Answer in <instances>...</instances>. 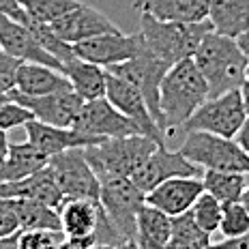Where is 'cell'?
Returning a JSON list of instances; mask_svg holds the SVG:
<instances>
[{"mask_svg":"<svg viewBox=\"0 0 249 249\" xmlns=\"http://www.w3.org/2000/svg\"><path fill=\"white\" fill-rule=\"evenodd\" d=\"M191 58L209 84V97L238 90L245 82L249 56L238 48L236 39L232 37L209 30Z\"/></svg>","mask_w":249,"mask_h":249,"instance_id":"6da1fadb","label":"cell"},{"mask_svg":"<svg viewBox=\"0 0 249 249\" xmlns=\"http://www.w3.org/2000/svg\"><path fill=\"white\" fill-rule=\"evenodd\" d=\"M206 99H209V84L194 58L174 62L165 71L159 86V110L163 118V129L165 131L178 129Z\"/></svg>","mask_w":249,"mask_h":249,"instance_id":"7a4b0ae2","label":"cell"},{"mask_svg":"<svg viewBox=\"0 0 249 249\" xmlns=\"http://www.w3.org/2000/svg\"><path fill=\"white\" fill-rule=\"evenodd\" d=\"M157 146V140L144 136V133H133V136L106 138L97 144L84 146V155L92 172L103 183V180L124 178V176L131 178V174Z\"/></svg>","mask_w":249,"mask_h":249,"instance_id":"3957f363","label":"cell"},{"mask_svg":"<svg viewBox=\"0 0 249 249\" xmlns=\"http://www.w3.org/2000/svg\"><path fill=\"white\" fill-rule=\"evenodd\" d=\"M209 30H213V24L209 19L194 24L161 22L150 13H140L138 33L142 35L144 48L153 52L157 58L165 60L168 65H174L183 58H191Z\"/></svg>","mask_w":249,"mask_h":249,"instance_id":"277c9868","label":"cell"},{"mask_svg":"<svg viewBox=\"0 0 249 249\" xmlns=\"http://www.w3.org/2000/svg\"><path fill=\"white\" fill-rule=\"evenodd\" d=\"M178 150L198 168L249 172V155L238 146L234 138L209 131H187V138Z\"/></svg>","mask_w":249,"mask_h":249,"instance_id":"5b68a950","label":"cell"},{"mask_svg":"<svg viewBox=\"0 0 249 249\" xmlns=\"http://www.w3.org/2000/svg\"><path fill=\"white\" fill-rule=\"evenodd\" d=\"M99 202L110 224L124 238L127 247H136V221L140 209L146 202V194L129 176L110 178L101 183Z\"/></svg>","mask_w":249,"mask_h":249,"instance_id":"8992f818","label":"cell"},{"mask_svg":"<svg viewBox=\"0 0 249 249\" xmlns=\"http://www.w3.org/2000/svg\"><path fill=\"white\" fill-rule=\"evenodd\" d=\"M247 112L243 106L241 90H228L224 95L209 97L202 106L180 124L185 131H209L217 136L234 138Z\"/></svg>","mask_w":249,"mask_h":249,"instance_id":"52a82bcc","label":"cell"},{"mask_svg":"<svg viewBox=\"0 0 249 249\" xmlns=\"http://www.w3.org/2000/svg\"><path fill=\"white\" fill-rule=\"evenodd\" d=\"M172 65H168L165 60L157 58L153 52H148L142 45V50L138 52L133 58L118 62V65L107 67V71L114 75H121L123 80H127L129 84H133L142 92L144 101H146L150 114L157 121V124L163 129V118H161V110H159V86H161V80L165 75V71Z\"/></svg>","mask_w":249,"mask_h":249,"instance_id":"ba28073f","label":"cell"},{"mask_svg":"<svg viewBox=\"0 0 249 249\" xmlns=\"http://www.w3.org/2000/svg\"><path fill=\"white\" fill-rule=\"evenodd\" d=\"M48 168L58 185L62 198H92L99 200L101 180L86 161L84 146L69 148L50 157Z\"/></svg>","mask_w":249,"mask_h":249,"instance_id":"9c48e42d","label":"cell"},{"mask_svg":"<svg viewBox=\"0 0 249 249\" xmlns=\"http://www.w3.org/2000/svg\"><path fill=\"white\" fill-rule=\"evenodd\" d=\"M142 45L144 41L140 33L124 35L123 30H110V33H101L90 39L77 41V43H73V52L80 58L107 69L112 65L133 58L142 50Z\"/></svg>","mask_w":249,"mask_h":249,"instance_id":"30bf717a","label":"cell"},{"mask_svg":"<svg viewBox=\"0 0 249 249\" xmlns=\"http://www.w3.org/2000/svg\"><path fill=\"white\" fill-rule=\"evenodd\" d=\"M73 127L77 131L95 138H121V136L142 133L138 124L131 118L124 116L121 110H116L106 97L82 103Z\"/></svg>","mask_w":249,"mask_h":249,"instance_id":"8fae6325","label":"cell"},{"mask_svg":"<svg viewBox=\"0 0 249 249\" xmlns=\"http://www.w3.org/2000/svg\"><path fill=\"white\" fill-rule=\"evenodd\" d=\"M106 99L110 101L116 110H121L127 118H131L144 136L157 140L159 144H165V131H161V127H159L157 121L153 118V114H150L142 92H140L133 84H129V82L123 80L121 75H114L107 71Z\"/></svg>","mask_w":249,"mask_h":249,"instance_id":"7c38bea8","label":"cell"},{"mask_svg":"<svg viewBox=\"0 0 249 249\" xmlns=\"http://www.w3.org/2000/svg\"><path fill=\"white\" fill-rule=\"evenodd\" d=\"M7 95L18 103H22L24 107H28L37 121L58 124V127H73L82 103H84L73 88L50 92V95H22L13 88Z\"/></svg>","mask_w":249,"mask_h":249,"instance_id":"4fadbf2b","label":"cell"},{"mask_svg":"<svg viewBox=\"0 0 249 249\" xmlns=\"http://www.w3.org/2000/svg\"><path fill=\"white\" fill-rule=\"evenodd\" d=\"M172 176H198V165L191 163L180 150H168L165 144H159L131 174V180L144 194H148L153 187Z\"/></svg>","mask_w":249,"mask_h":249,"instance_id":"5bb4252c","label":"cell"},{"mask_svg":"<svg viewBox=\"0 0 249 249\" xmlns=\"http://www.w3.org/2000/svg\"><path fill=\"white\" fill-rule=\"evenodd\" d=\"M0 50L22 62H41L62 71V62L39 43L33 30L9 15H0Z\"/></svg>","mask_w":249,"mask_h":249,"instance_id":"9a60e30c","label":"cell"},{"mask_svg":"<svg viewBox=\"0 0 249 249\" xmlns=\"http://www.w3.org/2000/svg\"><path fill=\"white\" fill-rule=\"evenodd\" d=\"M50 26L62 41H67L71 45L77 43V41L95 37V35H101V33L121 30L106 13H101L99 9L84 4V2H77L71 11H67L58 19L50 22Z\"/></svg>","mask_w":249,"mask_h":249,"instance_id":"2e32d148","label":"cell"},{"mask_svg":"<svg viewBox=\"0 0 249 249\" xmlns=\"http://www.w3.org/2000/svg\"><path fill=\"white\" fill-rule=\"evenodd\" d=\"M24 129H26V136H28V142H33L48 157L62 153V150L90 146V144L106 140V138H95V136H88V133H82L75 127H58V124H50V123L37 121V118L26 123Z\"/></svg>","mask_w":249,"mask_h":249,"instance_id":"e0dca14e","label":"cell"},{"mask_svg":"<svg viewBox=\"0 0 249 249\" xmlns=\"http://www.w3.org/2000/svg\"><path fill=\"white\" fill-rule=\"evenodd\" d=\"M202 191H204V185L198 176H172L153 187L146 194V202L174 217L189 211Z\"/></svg>","mask_w":249,"mask_h":249,"instance_id":"ac0fdd59","label":"cell"},{"mask_svg":"<svg viewBox=\"0 0 249 249\" xmlns=\"http://www.w3.org/2000/svg\"><path fill=\"white\" fill-rule=\"evenodd\" d=\"M60 217V232L65 238L95 236L101 204L92 198H62L56 206Z\"/></svg>","mask_w":249,"mask_h":249,"instance_id":"d6986e66","label":"cell"},{"mask_svg":"<svg viewBox=\"0 0 249 249\" xmlns=\"http://www.w3.org/2000/svg\"><path fill=\"white\" fill-rule=\"evenodd\" d=\"M0 198H11V200L28 198V200L45 202L50 206H58L62 200V194H60L58 185H56L54 176L50 172V168L45 165V168L37 170V172L30 176L0 183Z\"/></svg>","mask_w":249,"mask_h":249,"instance_id":"ffe728a7","label":"cell"},{"mask_svg":"<svg viewBox=\"0 0 249 249\" xmlns=\"http://www.w3.org/2000/svg\"><path fill=\"white\" fill-rule=\"evenodd\" d=\"M71 82L60 69L41 65V62H19L15 73V90L22 95H50V92L69 90Z\"/></svg>","mask_w":249,"mask_h":249,"instance_id":"44dd1931","label":"cell"},{"mask_svg":"<svg viewBox=\"0 0 249 249\" xmlns=\"http://www.w3.org/2000/svg\"><path fill=\"white\" fill-rule=\"evenodd\" d=\"M133 9L161 22L194 24L209 19V0H136Z\"/></svg>","mask_w":249,"mask_h":249,"instance_id":"7402d4cb","label":"cell"},{"mask_svg":"<svg viewBox=\"0 0 249 249\" xmlns=\"http://www.w3.org/2000/svg\"><path fill=\"white\" fill-rule=\"evenodd\" d=\"M62 73L69 77L71 88L82 97V101L106 97V77L107 69L95 62H88L80 56H73L62 65Z\"/></svg>","mask_w":249,"mask_h":249,"instance_id":"603a6c76","label":"cell"},{"mask_svg":"<svg viewBox=\"0 0 249 249\" xmlns=\"http://www.w3.org/2000/svg\"><path fill=\"white\" fill-rule=\"evenodd\" d=\"M172 232V217L157 206L144 202L136 221V247L165 249Z\"/></svg>","mask_w":249,"mask_h":249,"instance_id":"cb8c5ba5","label":"cell"},{"mask_svg":"<svg viewBox=\"0 0 249 249\" xmlns=\"http://www.w3.org/2000/svg\"><path fill=\"white\" fill-rule=\"evenodd\" d=\"M50 157L35 146L33 142H9L7 157L0 161V183L4 180H18L24 176L35 174L37 170L45 168Z\"/></svg>","mask_w":249,"mask_h":249,"instance_id":"d4e9b609","label":"cell"},{"mask_svg":"<svg viewBox=\"0 0 249 249\" xmlns=\"http://www.w3.org/2000/svg\"><path fill=\"white\" fill-rule=\"evenodd\" d=\"M209 22L215 33L236 39L249 28V0H209Z\"/></svg>","mask_w":249,"mask_h":249,"instance_id":"484cf974","label":"cell"},{"mask_svg":"<svg viewBox=\"0 0 249 249\" xmlns=\"http://www.w3.org/2000/svg\"><path fill=\"white\" fill-rule=\"evenodd\" d=\"M204 191L215 196L221 204L241 200L243 191L249 185V172H232V170H206L202 174Z\"/></svg>","mask_w":249,"mask_h":249,"instance_id":"4316f807","label":"cell"},{"mask_svg":"<svg viewBox=\"0 0 249 249\" xmlns=\"http://www.w3.org/2000/svg\"><path fill=\"white\" fill-rule=\"evenodd\" d=\"M15 209L22 230H56L60 232V217L56 206H50L39 200L19 198L15 200Z\"/></svg>","mask_w":249,"mask_h":249,"instance_id":"83f0119b","label":"cell"},{"mask_svg":"<svg viewBox=\"0 0 249 249\" xmlns=\"http://www.w3.org/2000/svg\"><path fill=\"white\" fill-rule=\"evenodd\" d=\"M213 245V236L196 224L191 213H180L172 217L168 249H206Z\"/></svg>","mask_w":249,"mask_h":249,"instance_id":"f1b7e54d","label":"cell"},{"mask_svg":"<svg viewBox=\"0 0 249 249\" xmlns=\"http://www.w3.org/2000/svg\"><path fill=\"white\" fill-rule=\"evenodd\" d=\"M191 217L196 219L204 232H209L211 236H215L219 232V221H221V202L211 196L209 191H202V194L196 198V202L191 204Z\"/></svg>","mask_w":249,"mask_h":249,"instance_id":"f546056e","label":"cell"},{"mask_svg":"<svg viewBox=\"0 0 249 249\" xmlns=\"http://www.w3.org/2000/svg\"><path fill=\"white\" fill-rule=\"evenodd\" d=\"M26 11L28 18H35L39 22H54L60 15L75 7L80 0H15Z\"/></svg>","mask_w":249,"mask_h":249,"instance_id":"4dcf8cb0","label":"cell"},{"mask_svg":"<svg viewBox=\"0 0 249 249\" xmlns=\"http://www.w3.org/2000/svg\"><path fill=\"white\" fill-rule=\"evenodd\" d=\"M249 232V211L241 200L221 204V221H219V232L224 238L230 236H241Z\"/></svg>","mask_w":249,"mask_h":249,"instance_id":"1f68e13d","label":"cell"},{"mask_svg":"<svg viewBox=\"0 0 249 249\" xmlns=\"http://www.w3.org/2000/svg\"><path fill=\"white\" fill-rule=\"evenodd\" d=\"M62 232L56 230H19L18 249H54L60 247Z\"/></svg>","mask_w":249,"mask_h":249,"instance_id":"d6a6232c","label":"cell"},{"mask_svg":"<svg viewBox=\"0 0 249 249\" xmlns=\"http://www.w3.org/2000/svg\"><path fill=\"white\" fill-rule=\"evenodd\" d=\"M33 118H35L33 112L28 107H24L22 103L11 99V97L0 101V129H4V131H11L15 127H24Z\"/></svg>","mask_w":249,"mask_h":249,"instance_id":"836d02e7","label":"cell"},{"mask_svg":"<svg viewBox=\"0 0 249 249\" xmlns=\"http://www.w3.org/2000/svg\"><path fill=\"white\" fill-rule=\"evenodd\" d=\"M19 62V58L0 50V92H11L15 88V73Z\"/></svg>","mask_w":249,"mask_h":249,"instance_id":"e575fe53","label":"cell"},{"mask_svg":"<svg viewBox=\"0 0 249 249\" xmlns=\"http://www.w3.org/2000/svg\"><path fill=\"white\" fill-rule=\"evenodd\" d=\"M0 15H9V18H13V19H18V22H26V11L22 7H19L15 0H0Z\"/></svg>","mask_w":249,"mask_h":249,"instance_id":"d590c367","label":"cell"},{"mask_svg":"<svg viewBox=\"0 0 249 249\" xmlns=\"http://www.w3.org/2000/svg\"><path fill=\"white\" fill-rule=\"evenodd\" d=\"M211 247H232V249H249V232L241 236H230V238H219L215 241L213 238V245Z\"/></svg>","mask_w":249,"mask_h":249,"instance_id":"8d00e7d4","label":"cell"},{"mask_svg":"<svg viewBox=\"0 0 249 249\" xmlns=\"http://www.w3.org/2000/svg\"><path fill=\"white\" fill-rule=\"evenodd\" d=\"M234 140L238 142V146H241L245 153L249 155V114L245 116V121H243V124H241V129L236 131V136H234Z\"/></svg>","mask_w":249,"mask_h":249,"instance_id":"74e56055","label":"cell"},{"mask_svg":"<svg viewBox=\"0 0 249 249\" xmlns=\"http://www.w3.org/2000/svg\"><path fill=\"white\" fill-rule=\"evenodd\" d=\"M7 153H9V131L0 129V161L7 157Z\"/></svg>","mask_w":249,"mask_h":249,"instance_id":"f35d334b","label":"cell"},{"mask_svg":"<svg viewBox=\"0 0 249 249\" xmlns=\"http://www.w3.org/2000/svg\"><path fill=\"white\" fill-rule=\"evenodd\" d=\"M236 43H238V48H241V50L249 56V28L243 30V33L238 35V37H236Z\"/></svg>","mask_w":249,"mask_h":249,"instance_id":"ab89813d","label":"cell"},{"mask_svg":"<svg viewBox=\"0 0 249 249\" xmlns=\"http://www.w3.org/2000/svg\"><path fill=\"white\" fill-rule=\"evenodd\" d=\"M241 90V97H243V106H245V112L249 114V80L243 82V86L238 88Z\"/></svg>","mask_w":249,"mask_h":249,"instance_id":"60d3db41","label":"cell"},{"mask_svg":"<svg viewBox=\"0 0 249 249\" xmlns=\"http://www.w3.org/2000/svg\"><path fill=\"white\" fill-rule=\"evenodd\" d=\"M241 202L247 206V211H249V185L245 187V191H243V196H241Z\"/></svg>","mask_w":249,"mask_h":249,"instance_id":"b9f144b4","label":"cell"},{"mask_svg":"<svg viewBox=\"0 0 249 249\" xmlns=\"http://www.w3.org/2000/svg\"><path fill=\"white\" fill-rule=\"evenodd\" d=\"M245 80H249V60H247V71H245Z\"/></svg>","mask_w":249,"mask_h":249,"instance_id":"7bdbcfd3","label":"cell"}]
</instances>
